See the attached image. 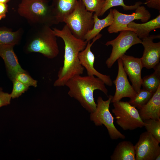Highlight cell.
I'll list each match as a JSON object with an SVG mask.
<instances>
[{
    "label": "cell",
    "mask_w": 160,
    "mask_h": 160,
    "mask_svg": "<svg viewBox=\"0 0 160 160\" xmlns=\"http://www.w3.org/2000/svg\"><path fill=\"white\" fill-rule=\"evenodd\" d=\"M53 33L63 41L65 44L64 60L63 66L59 69L55 87L64 86L70 79L77 75H81L84 68L81 64L79 53L86 47L87 42L75 37L65 24L63 28H52Z\"/></svg>",
    "instance_id": "6da1fadb"
},
{
    "label": "cell",
    "mask_w": 160,
    "mask_h": 160,
    "mask_svg": "<svg viewBox=\"0 0 160 160\" xmlns=\"http://www.w3.org/2000/svg\"><path fill=\"white\" fill-rule=\"evenodd\" d=\"M65 86L69 88V95L77 100L91 113L94 111L97 107L93 96L95 90H99L108 97V96L105 83L95 76L76 75L69 79Z\"/></svg>",
    "instance_id": "7a4b0ae2"
},
{
    "label": "cell",
    "mask_w": 160,
    "mask_h": 160,
    "mask_svg": "<svg viewBox=\"0 0 160 160\" xmlns=\"http://www.w3.org/2000/svg\"><path fill=\"white\" fill-rule=\"evenodd\" d=\"M57 37L50 26H33L27 36L25 50L28 53H39L49 59H53L59 52Z\"/></svg>",
    "instance_id": "3957f363"
},
{
    "label": "cell",
    "mask_w": 160,
    "mask_h": 160,
    "mask_svg": "<svg viewBox=\"0 0 160 160\" xmlns=\"http://www.w3.org/2000/svg\"><path fill=\"white\" fill-rule=\"evenodd\" d=\"M17 11L33 26L58 24L49 0H22Z\"/></svg>",
    "instance_id": "277c9868"
},
{
    "label": "cell",
    "mask_w": 160,
    "mask_h": 160,
    "mask_svg": "<svg viewBox=\"0 0 160 160\" xmlns=\"http://www.w3.org/2000/svg\"><path fill=\"white\" fill-rule=\"evenodd\" d=\"M93 13L87 11L82 1L78 0L73 10L64 17L63 22L75 37L85 40L86 35L93 27Z\"/></svg>",
    "instance_id": "5b68a950"
},
{
    "label": "cell",
    "mask_w": 160,
    "mask_h": 160,
    "mask_svg": "<svg viewBox=\"0 0 160 160\" xmlns=\"http://www.w3.org/2000/svg\"><path fill=\"white\" fill-rule=\"evenodd\" d=\"M113 96H108V99L106 100H103L101 97L99 96L97 100L96 109L91 113L90 119L97 126L104 125L111 139H124L125 136L115 126L114 118L109 111V105Z\"/></svg>",
    "instance_id": "8992f818"
},
{
    "label": "cell",
    "mask_w": 160,
    "mask_h": 160,
    "mask_svg": "<svg viewBox=\"0 0 160 160\" xmlns=\"http://www.w3.org/2000/svg\"><path fill=\"white\" fill-rule=\"evenodd\" d=\"M113 105L112 112L117 124L123 130H132L144 127L138 111L128 102L120 100L113 103Z\"/></svg>",
    "instance_id": "52a82bcc"
},
{
    "label": "cell",
    "mask_w": 160,
    "mask_h": 160,
    "mask_svg": "<svg viewBox=\"0 0 160 160\" xmlns=\"http://www.w3.org/2000/svg\"><path fill=\"white\" fill-rule=\"evenodd\" d=\"M142 40L136 33L131 31H120L119 35L115 39L108 41L105 44L112 47L111 53L105 62L107 66L111 68L115 62L123 55L132 46L141 44Z\"/></svg>",
    "instance_id": "ba28073f"
},
{
    "label": "cell",
    "mask_w": 160,
    "mask_h": 160,
    "mask_svg": "<svg viewBox=\"0 0 160 160\" xmlns=\"http://www.w3.org/2000/svg\"><path fill=\"white\" fill-rule=\"evenodd\" d=\"M135 10L132 14H126L120 12L115 9H112L113 21L108 28V33H117L124 31H131L135 32L134 30L128 27L129 23L135 20H140L144 23L150 18V12L144 6L140 5Z\"/></svg>",
    "instance_id": "9c48e42d"
},
{
    "label": "cell",
    "mask_w": 160,
    "mask_h": 160,
    "mask_svg": "<svg viewBox=\"0 0 160 160\" xmlns=\"http://www.w3.org/2000/svg\"><path fill=\"white\" fill-rule=\"evenodd\" d=\"M160 142L147 131L142 133L134 145L135 160H155L160 154Z\"/></svg>",
    "instance_id": "30bf717a"
},
{
    "label": "cell",
    "mask_w": 160,
    "mask_h": 160,
    "mask_svg": "<svg viewBox=\"0 0 160 160\" xmlns=\"http://www.w3.org/2000/svg\"><path fill=\"white\" fill-rule=\"evenodd\" d=\"M102 36V34H99L93 39L92 43L90 41H88L85 48L79 53L78 57L81 64L86 69L87 75L95 76L103 81L105 84L111 86L113 83L110 76L100 73L94 67L95 57L91 48L93 43Z\"/></svg>",
    "instance_id": "8fae6325"
},
{
    "label": "cell",
    "mask_w": 160,
    "mask_h": 160,
    "mask_svg": "<svg viewBox=\"0 0 160 160\" xmlns=\"http://www.w3.org/2000/svg\"><path fill=\"white\" fill-rule=\"evenodd\" d=\"M117 60L118 73L115 79L113 81L116 87L115 93L111 101V103H113L119 101L124 97L132 99L137 94L128 80L121 58H119Z\"/></svg>",
    "instance_id": "7c38bea8"
},
{
    "label": "cell",
    "mask_w": 160,
    "mask_h": 160,
    "mask_svg": "<svg viewBox=\"0 0 160 160\" xmlns=\"http://www.w3.org/2000/svg\"><path fill=\"white\" fill-rule=\"evenodd\" d=\"M160 38V35H151L141 39V44L144 48L143 56L140 58L143 68H153L159 63L160 42L154 43L153 40Z\"/></svg>",
    "instance_id": "4fadbf2b"
},
{
    "label": "cell",
    "mask_w": 160,
    "mask_h": 160,
    "mask_svg": "<svg viewBox=\"0 0 160 160\" xmlns=\"http://www.w3.org/2000/svg\"><path fill=\"white\" fill-rule=\"evenodd\" d=\"M120 58L124 71L129 76L132 86L137 93L141 89L142 82L141 72L143 67L141 58L135 57L125 54Z\"/></svg>",
    "instance_id": "5bb4252c"
},
{
    "label": "cell",
    "mask_w": 160,
    "mask_h": 160,
    "mask_svg": "<svg viewBox=\"0 0 160 160\" xmlns=\"http://www.w3.org/2000/svg\"><path fill=\"white\" fill-rule=\"evenodd\" d=\"M12 44L0 45V56L4 62L8 77L12 81L18 73L26 71L20 65Z\"/></svg>",
    "instance_id": "9a60e30c"
},
{
    "label": "cell",
    "mask_w": 160,
    "mask_h": 160,
    "mask_svg": "<svg viewBox=\"0 0 160 160\" xmlns=\"http://www.w3.org/2000/svg\"><path fill=\"white\" fill-rule=\"evenodd\" d=\"M143 121L160 119V86L148 101L138 111Z\"/></svg>",
    "instance_id": "2e32d148"
},
{
    "label": "cell",
    "mask_w": 160,
    "mask_h": 160,
    "mask_svg": "<svg viewBox=\"0 0 160 160\" xmlns=\"http://www.w3.org/2000/svg\"><path fill=\"white\" fill-rule=\"evenodd\" d=\"M78 0H52L51 5L58 23L73 10Z\"/></svg>",
    "instance_id": "e0dca14e"
},
{
    "label": "cell",
    "mask_w": 160,
    "mask_h": 160,
    "mask_svg": "<svg viewBox=\"0 0 160 160\" xmlns=\"http://www.w3.org/2000/svg\"><path fill=\"white\" fill-rule=\"evenodd\" d=\"M127 26L135 31L137 36L141 39L148 37L152 31L160 28V14L155 18L142 23H138L132 21Z\"/></svg>",
    "instance_id": "ac0fdd59"
},
{
    "label": "cell",
    "mask_w": 160,
    "mask_h": 160,
    "mask_svg": "<svg viewBox=\"0 0 160 160\" xmlns=\"http://www.w3.org/2000/svg\"><path fill=\"white\" fill-rule=\"evenodd\" d=\"M110 157L111 160H135L134 145L129 141L120 142Z\"/></svg>",
    "instance_id": "d6986e66"
},
{
    "label": "cell",
    "mask_w": 160,
    "mask_h": 160,
    "mask_svg": "<svg viewBox=\"0 0 160 160\" xmlns=\"http://www.w3.org/2000/svg\"><path fill=\"white\" fill-rule=\"evenodd\" d=\"M98 17L95 13L94 14L93 28L87 33L84 38V40L87 42L90 41L100 34L103 29L112 24L113 21L112 9H110L109 14L104 18L100 19Z\"/></svg>",
    "instance_id": "ffe728a7"
},
{
    "label": "cell",
    "mask_w": 160,
    "mask_h": 160,
    "mask_svg": "<svg viewBox=\"0 0 160 160\" xmlns=\"http://www.w3.org/2000/svg\"><path fill=\"white\" fill-rule=\"evenodd\" d=\"M154 72L142 78L141 86L143 89L154 93L160 86V64L153 68Z\"/></svg>",
    "instance_id": "44dd1931"
},
{
    "label": "cell",
    "mask_w": 160,
    "mask_h": 160,
    "mask_svg": "<svg viewBox=\"0 0 160 160\" xmlns=\"http://www.w3.org/2000/svg\"><path fill=\"white\" fill-rule=\"evenodd\" d=\"M23 33L22 28L14 31L6 28L0 29V45L18 44L21 41Z\"/></svg>",
    "instance_id": "7402d4cb"
},
{
    "label": "cell",
    "mask_w": 160,
    "mask_h": 160,
    "mask_svg": "<svg viewBox=\"0 0 160 160\" xmlns=\"http://www.w3.org/2000/svg\"><path fill=\"white\" fill-rule=\"evenodd\" d=\"M104 3L100 16H102L105 12L111 8L118 6L122 7L124 11L135 10L138 6L144 3L140 1L136 2L135 4L131 5H126L124 0H104Z\"/></svg>",
    "instance_id": "603a6c76"
},
{
    "label": "cell",
    "mask_w": 160,
    "mask_h": 160,
    "mask_svg": "<svg viewBox=\"0 0 160 160\" xmlns=\"http://www.w3.org/2000/svg\"><path fill=\"white\" fill-rule=\"evenodd\" d=\"M153 93L144 89H141L136 95L128 102L131 105L139 109L148 101Z\"/></svg>",
    "instance_id": "cb8c5ba5"
},
{
    "label": "cell",
    "mask_w": 160,
    "mask_h": 160,
    "mask_svg": "<svg viewBox=\"0 0 160 160\" xmlns=\"http://www.w3.org/2000/svg\"><path fill=\"white\" fill-rule=\"evenodd\" d=\"M143 121L146 131L151 134L160 143V119H148Z\"/></svg>",
    "instance_id": "d4e9b609"
},
{
    "label": "cell",
    "mask_w": 160,
    "mask_h": 160,
    "mask_svg": "<svg viewBox=\"0 0 160 160\" xmlns=\"http://www.w3.org/2000/svg\"><path fill=\"white\" fill-rule=\"evenodd\" d=\"M80 0L83 2L87 11L94 12L98 16H100L104 3V0Z\"/></svg>",
    "instance_id": "484cf974"
},
{
    "label": "cell",
    "mask_w": 160,
    "mask_h": 160,
    "mask_svg": "<svg viewBox=\"0 0 160 160\" xmlns=\"http://www.w3.org/2000/svg\"><path fill=\"white\" fill-rule=\"evenodd\" d=\"M13 87L11 93L10 94L12 99L18 97L29 88V87L15 79L12 81Z\"/></svg>",
    "instance_id": "4316f807"
},
{
    "label": "cell",
    "mask_w": 160,
    "mask_h": 160,
    "mask_svg": "<svg viewBox=\"0 0 160 160\" xmlns=\"http://www.w3.org/2000/svg\"><path fill=\"white\" fill-rule=\"evenodd\" d=\"M15 79L29 87H37V81L33 79L26 71L18 74Z\"/></svg>",
    "instance_id": "83f0119b"
},
{
    "label": "cell",
    "mask_w": 160,
    "mask_h": 160,
    "mask_svg": "<svg viewBox=\"0 0 160 160\" xmlns=\"http://www.w3.org/2000/svg\"><path fill=\"white\" fill-rule=\"evenodd\" d=\"M0 91V108L10 103L11 97L10 94Z\"/></svg>",
    "instance_id": "f1b7e54d"
},
{
    "label": "cell",
    "mask_w": 160,
    "mask_h": 160,
    "mask_svg": "<svg viewBox=\"0 0 160 160\" xmlns=\"http://www.w3.org/2000/svg\"><path fill=\"white\" fill-rule=\"evenodd\" d=\"M144 4L149 8L160 11V0H145Z\"/></svg>",
    "instance_id": "f546056e"
},
{
    "label": "cell",
    "mask_w": 160,
    "mask_h": 160,
    "mask_svg": "<svg viewBox=\"0 0 160 160\" xmlns=\"http://www.w3.org/2000/svg\"><path fill=\"white\" fill-rule=\"evenodd\" d=\"M8 12V5L7 3L0 2V20L5 18Z\"/></svg>",
    "instance_id": "4dcf8cb0"
},
{
    "label": "cell",
    "mask_w": 160,
    "mask_h": 160,
    "mask_svg": "<svg viewBox=\"0 0 160 160\" xmlns=\"http://www.w3.org/2000/svg\"><path fill=\"white\" fill-rule=\"evenodd\" d=\"M11 0H0V2L7 3Z\"/></svg>",
    "instance_id": "1f68e13d"
},
{
    "label": "cell",
    "mask_w": 160,
    "mask_h": 160,
    "mask_svg": "<svg viewBox=\"0 0 160 160\" xmlns=\"http://www.w3.org/2000/svg\"><path fill=\"white\" fill-rule=\"evenodd\" d=\"M160 160V154L158 155L156 157L155 160Z\"/></svg>",
    "instance_id": "d6a6232c"
},
{
    "label": "cell",
    "mask_w": 160,
    "mask_h": 160,
    "mask_svg": "<svg viewBox=\"0 0 160 160\" xmlns=\"http://www.w3.org/2000/svg\"><path fill=\"white\" fill-rule=\"evenodd\" d=\"M2 90V88L0 87V91H1V90Z\"/></svg>",
    "instance_id": "836d02e7"
}]
</instances>
